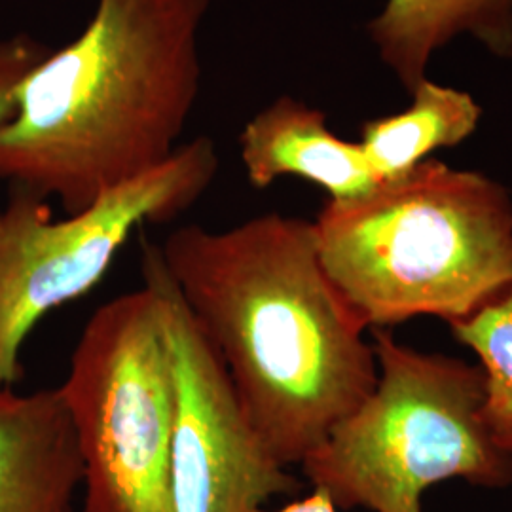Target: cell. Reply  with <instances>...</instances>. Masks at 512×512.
Here are the masks:
<instances>
[{
    "mask_svg": "<svg viewBox=\"0 0 512 512\" xmlns=\"http://www.w3.org/2000/svg\"><path fill=\"white\" fill-rule=\"evenodd\" d=\"M50 52L44 42L23 33L0 37V128L14 114L19 84Z\"/></svg>",
    "mask_w": 512,
    "mask_h": 512,
    "instance_id": "obj_13",
    "label": "cell"
},
{
    "mask_svg": "<svg viewBox=\"0 0 512 512\" xmlns=\"http://www.w3.org/2000/svg\"><path fill=\"white\" fill-rule=\"evenodd\" d=\"M160 255L283 467L300 465L374 391L368 327L323 268L310 220L264 213L224 230L184 224Z\"/></svg>",
    "mask_w": 512,
    "mask_h": 512,
    "instance_id": "obj_1",
    "label": "cell"
},
{
    "mask_svg": "<svg viewBox=\"0 0 512 512\" xmlns=\"http://www.w3.org/2000/svg\"><path fill=\"white\" fill-rule=\"evenodd\" d=\"M256 512H340V509L332 503L329 495L321 490H315L310 495L302 497V499H296L293 503L277 509V511H266V509H260Z\"/></svg>",
    "mask_w": 512,
    "mask_h": 512,
    "instance_id": "obj_14",
    "label": "cell"
},
{
    "mask_svg": "<svg viewBox=\"0 0 512 512\" xmlns=\"http://www.w3.org/2000/svg\"><path fill=\"white\" fill-rule=\"evenodd\" d=\"M143 283L156 294L173 368V512H256L302 484L247 420L217 351L165 270L160 245L141 241Z\"/></svg>",
    "mask_w": 512,
    "mask_h": 512,
    "instance_id": "obj_7",
    "label": "cell"
},
{
    "mask_svg": "<svg viewBox=\"0 0 512 512\" xmlns=\"http://www.w3.org/2000/svg\"><path fill=\"white\" fill-rule=\"evenodd\" d=\"M211 0H97L0 128V179L76 215L165 164L196 105Z\"/></svg>",
    "mask_w": 512,
    "mask_h": 512,
    "instance_id": "obj_2",
    "label": "cell"
},
{
    "mask_svg": "<svg viewBox=\"0 0 512 512\" xmlns=\"http://www.w3.org/2000/svg\"><path fill=\"white\" fill-rule=\"evenodd\" d=\"M450 330L478 357L484 374L482 416L495 444L512 456V285Z\"/></svg>",
    "mask_w": 512,
    "mask_h": 512,
    "instance_id": "obj_12",
    "label": "cell"
},
{
    "mask_svg": "<svg viewBox=\"0 0 512 512\" xmlns=\"http://www.w3.org/2000/svg\"><path fill=\"white\" fill-rule=\"evenodd\" d=\"M247 181L268 188L281 177L321 186L332 202L355 200L382 183L361 143L338 137L319 109L279 97L253 116L239 135Z\"/></svg>",
    "mask_w": 512,
    "mask_h": 512,
    "instance_id": "obj_9",
    "label": "cell"
},
{
    "mask_svg": "<svg viewBox=\"0 0 512 512\" xmlns=\"http://www.w3.org/2000/svg\"><path fill=\"white\" fill-rule=\"evenodd\" d=\"M368 33L385 65L412 92L435 52L469 35L495 57H512V0H385Z\"/></svg>",
    "mask_w": 512,
    "mask_h": 512,
    "instance_id": "obj_10",
    "label": "cell"
},
{
    "mask_svg": "<svg viewBox=\"0 0 512 512\" xmlns=\"http://www.w3.org/2000/svg\"><path fill=\"white\" fill-rule=\"evenodd\" d=\"M82 458L59 387H0V512H73Z\"/></svg>",
    "mask_w": 512,
    "mask_h": 512,
    "instance_id": "obj_8",
    "label": "cell"
},
{
    "mask_svg": "<svg viewBox=\"0 0 512 512\" xmlns=\"http://www.w3.org/2000/svg\"><path fill=\"white\" fill-rule=\"evenodd\" d=\"M319 258L368 329L473 317L512 285V198L484 173L425 160L313 220Z\"/></svg>",
    "mask_w": 512,
    "mask_h": 512,
    "instance_id": "obj_3",
    "label": "cell"
},
{
    "mask_svg": "<svg viewBox=\"0 0 512 512\" xmlns=\"http://www.w3.org/2000/svg\"><path fill=\"white\" fill-rule=\"evenodd\" d=\"M408 109L368 120L361 147L380 181L408 173L439 148L456 147L475 133L482 109L471 93L429 78L412 90Z\"/></svg>",
    "mask_w": 512,
    "mask_h": 512,
    "instance_id": "obj_11",
    "label": "cell"
},
{
    "mask_svg": "<svg viewBox=\"0 0 512 512\" xmlns=\"http://www.w3.org/2000/svg\"><path fill=\"white\" fill-rule=\"evenodd\" d=\"M219 165L213 141L198 137L147 175L63 219H55L48 200L12 188L0 205V387L23 378L21 351L38 323L99 285L137 228L190 209Z\"/></svg>",
    "mask_w": 512,
    "mask_h": 512,
    "instance_id": "obj_6",
    "label": "cell"
},
{
    "mask_svg": "<svg viewBox=\"0 0 512 512\" xmlns=\"http://www.w3.org/2000/svg\"><path fill=\"white\" fill-rule=\"evenodd\" d=\"M59 391L82 458L80 512H173V368L147 283L93 311Z\"/></svg>",
    "mask_w": 512,
    "mask_h": 512,
    "instance_id": "obj_5",
    "label": "cell"
},
{
    "mask_svg": "<svg viewBox=\"0 0 512 512\" xmlns=\"http://www.w3.org/2000/svg\"><path fill=\"white\" fill-rule=\"evenodd\" d=\"M378 384L302 471L338 509L423 512L421 497L444 480L478 488L512 484V456L484 421V374L456 357L425 353L374 330Z\"/></svg>",
    "mask_w": 512,
    "mask_h": 512,
    "instance_id": "obj_4",
    "label": "cell"
}]
</instances>
